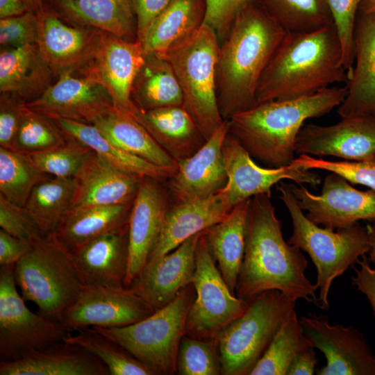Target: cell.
<instances>
[{"label": "cell", "instance_id": "obj_32", "mask_svg": "<svg viewBox=\"0 0 375 375\" xmlns=\"http://www.w3.org/2000/svg\"><path fill=\"white\" fill-rule=\"evenodd\" d=\"M67 138L88 147L110 165L129 174L164 182L177 167H162L131 154L109 140L94 124L63 118H52Z\"/></svg>", "mask_w": 375, "mask_h": 375}, {"label": "cell", "instance_id": "obj_5", "mask_svg": "<svg viewBox=\"0 0 375 375\" xmlns=\"http://www.w3.org/2000/svg\"><path fill=\"white\" fill-rule=\"evenodd\" d=\"M277 189L292 219V234L288 242L310 257L317 269L318 306L328 309L333 281L369 251L367 227L359 222L335 231L320 227L303 213L290 183L281 181Z\"/></svg>", "mask_w": 375, "mask_h": 375}, {"label": "cell", "instance_id": "obj_45", "mask_svg": "<svg viewBox=\"0 0 375 375\" xmlns=\"http://www.w3.org/2000/svg\"><path fill=\"white\" fill-rule=\"evenodd\" d=\"M294 162L309 170L336 173L350 183L367 186L375 190V158L362 161L328 160L301 154Z\"/></svg>", "mask_w": 375, "mask_h": 375}, {"label": "cell", "instance_id": "obj_47", "mask_svg": "<svg viewBox=\"0 0 375 375\" xmlns=\"http://www.w3.org/2000/svg\"><path fill=\"white\" fill-rule=\"evenodd\" d=\"M0 227L8 233L33 242L45 236L24 206L0 194Z\"/></svg>", "mask_w": 375, "mask_h": 375}, {"label": "cell", "instance_id": "obj_56", "mask_svg": "<svg viewBox=\"0 0 375 375\" xmlns=\"http://www.w3.org/2000/svg\"><path fill=\"white\" fill-rule=\"evenodd\" d=\"M358 10L369 14H375V0H360Z\"/></svg>", "mask_w": 375, "mask_h": 375}, {"label": "cell", "instance_id": "obj_16", "mask_svg": "<svg viewBox=\"0 0 375 375\" xmlns=\"http://www.w3.org/2000/svg\"><path fill=\"white\" fill-rule=\"evenodd\" d=\"M154 312L129 288L83 286L76 301L64 311L60 322L71 331L122 327L141 321Z\"/></svg>", "mask_w": 375, "mask_h": 375}, {"label": "cell", "instance_id": "obj_26", "mask_svg": "<svg viewBox=\"0 0 375 375\" xmlns=\"http://www.w3.org/2000/svg\"><path fill=\"white\" fill-rule=\"evenodd\" d=\"M74 178L73 208L131 204L143 178L110 165L91 150Z\"/></svg>", "mask_w": 375, "mask_h": 375}, {"label": "cell", "instance_id": "obj_33", "mask_svg": "<svg viewBox=\"0 0 375 375\" xmlns=\"http://www.w3.org/2000/svg\"><path fill=\"white\" fill-rule=\"evenodd\" d=\"M206 13V0H173L138 40L145 56L163 55L190 37L203 24Z\"/></svg>", "mask_w": 375, "mask_h": 375}, {"label": "cell", "instance_id": "obj_29", "mask_svg": "<svg viewBox=\"0 0 375 375\" xmlns=\"http://www.w3.org/2000/svg\"><path fill=\"white\" fill-rule=\"evenodd\" d=\"M133 117L177 162L192 156L206 141L183 106L138 108Z\"/></svg>", "mask_w": 375, "mask_h": 375}, {"label": "cell", "instance_id": "obj_10", "mask_svg": "<svg viewBox=\"0 0 375 375\" xmlns=\"http://www.w3.org/2000/svg\"><path fill=\"white\" fill-rule=\"evenodd\" d=\"M14 267H0V358L3 361L15 360L62 342L71 333L60 322L28 309L17 289Z\"/></svg>", "mask_w": 375, "mask_h": 375}, {"label": "cell", "instance_id": "obj_44", "mask_svg": "<svg viewBox=\"0 0 375 375\" xmlns=\"http://www.w3.org/2000/svg\"><path fill=\"white\" fill-rule=\"evenodd\" d=\"M180 375L221 374L219 352L213 340H200L184 335L177 355Z\"/></svg>", "mask_w": 375, "mask_h": 375}, {"label": "cell", "instance_id": "obj_7", "mask_svg": "<svg viewBox=\"0 0 375 375\" xmlns=\"http://www.w3.org/2000/svg\"><path fill=\"white\" fill-rule=\"evenodd\" d=\"M219 47L216 33L203 24L193 35L163 54L172 65L181 88L183 106L206 140L224 121L217 97Z\"/></svg>", "mask_w": 375, "mask_h": 375}, {"label": "cell", "instance_id": "obj_25", "mask_svg": "<svg viewBox=\"0 0 375 375\" xmlns=\"http://www.w3.org/2000/svg\"><path fill=\"white\" fill-rule=\"evenodd\" d=\"M233 208L221 189L208 197L170 206L146 265L156 262L191 236L221 222Z\"/></svg>", "mask_w": 375, "mask_h": 375}, {"label": "cell", "instance_id": "obj_24", "mask_svg": "<svg viewBox=\"0 0 375 375\" xmlns=\"http://www.w3.org/2000/svg\"><path fill=\"white\" fill-rule=\"evenodd\" d=\"M128 225L72 250L83 286L123 288L128 265Z\"/></svg>", "mask_w": 375, "mask_h": 375}, {"label": "cell", "instance_id": "obj_6", "mask_svg": "<svg viewBox=\"0 0 375 375\" xmlns=\"http://www.w3.org/2000/svg\"><path fill=\"white\" fill-rule=\"evenodd\" d=\"M14 276L23 299L34 303L38 313L59 322L83 288L72 251L56 234L34 241L15 265Z\"/></svg>", "mask_w": 375, "mask_h": 375}, {"label": "cell", "instance_id": "obj_41", "mask_svg": "<svg viewBox=\"0 0 375 375\" xmlns=\"http://www.w3.org/2000/svg\"><path fill=\"white\" fill-rule=\"evenodd\" d=\"M49 177L27 154L0 147V194L8 200L24 206L34 188Z\"/></svg>", "mask_w": 375, "mask_h": 375}, {"label": "cell", "instance_id": "obj_53", "mask_svg": "<svg viewBox=\"0 0 375 375\" xmlns=\"http://www.w3.org/2000/svg\"><path fill=\"white\" fill-rule=\"evenodd\" d=\"M312 344L299 351L291 362L287 375H312L318 360Z\"/></svg>", "mask_w": 375, "mask_h": 375}, {"label": "cell", "instance_id": "obj_4", "mask_svg": "<svg viewBox=\"0 0 375 375\" xmlns=\"http://www.w3.org/2000/svg\"><path fill=\"white\" fill-rule=\"evenodd\" d=\"M347 93L346 86H331L299 98L256 104L228 119V133L262 162L271 167L289 165L305 122L338 108Z\"/></svg>", "mask_w": 375, "mask_h": 375}, {"label": "cell", "instance_id": "obj_9", "mask_svg": "<svg viewBox=\"0 0 375 375\" xmlns=\"http://www.w3.org/2000/svg\"><path fill=\"white\" fill-rule=\"evenodd\" d=\"M195 297L191 283L171 303L141 321L122 327L90 328L116 341L160 375L175 374L187 315Z\"/></svg>", "mask_w": 375, "mask_h": 375}, {"label": "cell", "instance_id": "obj_36", "mask_svg": "<svg viewBox=\"0 0 375 375\" xmlns=\"http://www.w3.org/2000/svg\"><path fill=\"white\" fill-rule=\"evenodd\" d=\"M131 99L142 110L183 106L181 88L172 65L163 55L150 53L145 56L133 85Z\"/></svg>", "mask_w": 375, "mask_h": 375}, {"label": "cell", "instance_id": "obj_3", "mask_svg": "<svg viewBox=\"0 0 375 375\" xmlns=\"http://www.w3.org/2000/svg\"><path fill=\"white\" fill-rule=\"evenodd\" d=\"M347 81L334 24L286 33L260 79L254 105L310 95Z\"/></svg>", "mask_w": 375, "mask_h": 375}, {"label": "cell", "instance_id": "obj_12", "mask_svg": "<svg viewBox=\"0 0 375 375\" xmlns=\"http://www.w3.org/2000/svg\"><path fill=\"white\" fill-rule=\"evenodd\" d=\"M222 155L227 181L221 191L233 208L260 194L272 197V187L283 180L313 186L321 182L317 174L294 161L280 167L258 165L247 149L229 133L224 141Z\"/></svg>", "mask_w": 375, "mask_h": 375}, {"label": "cell", "instance_id": "obj_52", "mask_svg": "<svg viewBox=\"0 0 375 375\" xmlns=\"http://www.w3.org/2000/svg\"><path fill=\"white\" fill-rule=\"evenodd\" d=\"M357 263L358 267H353L355 276H352V283L365 295L375 316V267H372L365 255Z\"/></svg>", "mask_w": 375, "mask_h": 375}, {"label": "cell", "instance_id": "obj_19", "mask_svg": "<svg viewBox=\"0 0 375 375\" xmlns=\"http://www.w3.org/2000/svg\"><path fill=\"white\" fill-rule=\"evenodd\" d=\"M144 59L140 41L108 33L93 60L79 70L106 89L115 107L133 116L138 108L131 99V91Z\"/></svg>", "mask_w": 375, "mask_h": 375}, {"label": "cell", "instance_id": "obj_50", "mask_svg": "<svg viewBox=\"0 0 375 375\" xmlns=\"http://www.w3.org/2000/svg\"><path fill=\"white\" fill-rule=\"evenodd\" d=\"M173 0H131L136 19L137 40H140L155 18Z\"/></svg>", "mask_w": 375, "mask_h": 375}, {"label": "cell", "instance_id": "obj_18", "mask_svg": "<svg viewBox=\"0 0 375 375\" xmlns=\"http://www.w3.org/2000/svg\"><path fill=\"white\" fill-rule=\"evenodd\" d=\"M295 152L312 156H334L348 161L375 158V116L342 118L334 124H304Z\"/></svg>", "mask_w": 375, "mask_h": 375}, {"label": "cell", "instance_id": "obj_38", "mask_svg": "<svg viewBox=\"0 0 375 375\" xmlns=\"http://www.w3.org/2000/svg\"><path fill=\"white\" fill-rule=\"evenodd\" d=\"M285 33H303L333 25L324 0H253Z\"/></svg>", "mask_w": 375, "mask_h": 375}, {"label": "cell", "instance_id": "obj_27", "mask_svg": "<svg viewBox=\"0 0 375 375\" xmlns=\"http://www.w3.org/2000/svg\"><path fill=\"white\" fill-rule=\"evenodd\" d=\"M0 375H110L98 357L65 341L28 353L11 361H0Z\"/></svg>", "mask_w": 375, "mask_h": 375}, {"label": "cell", "instance_id": "obj_23", "mask_svg": "<svg viewBox=\"0 0 375 375\" xmlns=\"http://www.w3.org/2000/svg\"><path fill=\"white\" fill-rule=\"evenodd\" d=\"M353 57L346 85L347 93L338 112L341 118L375 116V14L358 10Z\"/></svg>", "mask_w": 375, "mask_h": 375}, {"label": "cell", "instance_id": "obj_39", "mask_svg": "<svg viewBox=\"0 0 375 375\" xmlns=\"http://www.w3.org/2000/svg\"><path fill=\"white\" fill-rule=\"evenodd\" d=\"M311 344L294 310L280 326L249 375H287L296 355Z\"/></svg>", "mask_w": 375, "mask_h": 375}, {"label": "cell", "instance_id": "obj_35", "mask_svg": "<svg viewBox=\"0 0 375 375\" xmlns=\"http://www.w3.org/2000/svg\"><path fill=\"white\" fill-rule=\"evenodd\" d=\"M132 204L74 207L56 235L72 251L98 236L127 226Z\"/></svg>", "mask_w": 375, "mask_h": 375}, {"label": "cell", "instance_id": "obj_49", "mask_svg": "<svg viewBox=\"0 0 375 375\" xmlns=\"http://www.w3.org/2000/svg\"><path fill=\"white\" fill-rule=\"evenodd\" d=\"M26 108V102L18 94L1 92L0 147L15 150L18 128Z\"/></svg>", "mask_w": 375, "mask_h": 375}, {"label": "cell", "instance_id": "obj_34", "mask_svg": "<svg viewBox=\"0 0 375 375\" xmlns=\"http://www.w3.org/2000/svg\"><path fill=\"white\" fill-rule=\"evenodd\" d=\"M112 143L124 151L162 167H178V162L152 138L132 115L115 106L93 122Z\"/></svg>", "mask_w": 375, "mask_h": 375}, {"label": "cell", "instance_id": "obj_40", "mask_svg": "<svg viewBox=\"0 0 375 375\" xmlns=\"http://www.w3.org/2000/svg\"><path fill=\"white\" fill-rule=\"evenodd\" d=\"M63 341L81 346L108 367L110 375H160L135 358L121 344L91 328L76 330Z\"/></svg>", "mask_w": 375, "mask_h": 375}, {"label": "cell", "instance_id": "obj_30", "mask_svg": "<svg viewBox=\"0 0 375 375\" xmlns=\"http://www.w3.org/2000/svg\"><path fill=\"white\" fill-rule=\"evenodd\" d=\"M54 76L36 44L1 49V92L15 93L28 103L45 92Z\"/></svg>", "mask_w": 375, "mask_h": 375}, {"label": "cell", "instance_id": "obj_28", "mask_svg": "<svg viewBox=\"0 0 375 375\" xmlns=\"http://www.w3.org/2000/svg\"><path fill=\"white\" fill-rule=\"evenodd\" d=\"M44 3L68 23L137 40L131 0H44Z\"/></svg>", "mask_w": 375, "mask_h": 375}, {"label": "cell", "instance_id": "obj_22", "mask_svg": "<svg viewBox=\"0 0 375 375\" xmlns=\"http://www.w3.org/2000/svg\"><path fill=\"white\" fill-rule=\"evenodd\" d=\"M203 231L191 236L156 262L146 265L128 288L154 311L171 303L183 288L192 283L196 268V250Z\"/></svg>", "mask_w": 375, "mask_h": 375}, {"label": "cell", "instance_id": "obj_31", "mask_svg": "<svg viewBox=\"0 0 375 375\" xmlns=\"http://www.w3.org/2000/svg\"><path fill=\"white\" fill-rule=\"evenodd\" d=\"M250 201L238 203L221 222L204 230L209 251L234 295L244 254Z\"/></svg>", "mask_w": 375, "mask_h": 375}, {"label": "cell", "instance_id": "obj_42", "mask_svg": "<svg viewBox=\"0 0 375 375\" xmlns=\"http://www.w3.org/2000/svg\"><path fill=\"white\" fill-rule=\"evenodd\" d=\"M67 140L52 118L27 108L19 123L15 151L26 154L40 153L60 146Z\"/></svg>", "mask_w": 375, "mask_h": 375}, {"label": "cell", "instance_id": "obj_17", "mask_svg": "<svg viewBox=\"0 0 375 375\" xmlns=\"http://www.w3.org/2000/svg\"><path fill=\"white\" fill-rule=\"evenodd\" d=\"M38 98L26 103L28 109L51 118L93 124L114 106L106 89L80 70H65Z\"/></svg>", "mask_w": 375, "mask_h": 375}, {"label": "cell", "instance_id": "obj_8", "mask_svg": "<svg viewBox=\"0 0 375 375\" xmlns=\"http://www.w3.org/2000/svg\"><path fill=\"white\" fill-rule=\"evenodd\" d=\"M246 311L215 337L221 374L249 375L282 323L295 310L296 301L278 290L249 300Z\"/></svg>", "mask_w": 375, "mask_h": 375}, {"label": "cell", "instance_id": "obj_43", "mask_svg": "<svg viewBox=\"0 0 375 375\" xmlns=\"http://www.w3.org/2000/svg\"><path fill=\"white\" fill-rule=\"evenodd\" d=\"M90 151L84 144L68 138L65 144L52 149L27 155L35 168L44 174L74 178Z\"/></svg>", "mask_w": 375, "mask_h": 375}, {"label": "cell", "instance_id": "obj_11", "mask_svg": "<svg viewBox=\"0 0 375 375\" xmlns=\"http://www.w3.org/2000/svg\"><path fill=\"white\" fill-rule=\"evenodd\" d=\"M192 283L196 297L185 322V335L213 340L217 334L247 309L249 301L234 295L212 258L203 233L196 250V268Z\"/></svg>", "mask_w": 375, "mask_h": 375}, {"label": "cell", "instance_id": "obj_14", "mask_svg": "<svg viewBox=\"0 0 375 375\" xmlns=\"http://www.w3.org/2000/svg\"><path fill=\"white\" fill-rule=\"evenodd\" d=\"M299 321L304 335L326 358L317 374L375 375V354L358 329L331 324L324 315L310 313Z\"/></svg>", "mask_w": 375, "mask_h": 375}, {"label": "cell", "instance_id": "obj_54", "mask_svg": "<svg viewBox=\"0 0 375 375\" xmlns=\"http://www.w3.org/2000/svg\"><path fill=\"white\" fill-rule=\"evenodd\" d=\"M29 10H33L25 0H0V19L22 15Z\"/></svg>", "mask_w": 375, "mask_h": 375}, {"label": "cell", "instance_id": "obj_37", "mask_svg": "<svg viewBox=\"0 0 375 375\" xmlns=\"http://www.w3.org/2000/svg\"><path fill=\"white\" fill-rule=\"evenodd\" d=\"M75 190L74 178L50 176L34 188L24 207L44 235L56 234L73 208Z\"/></svg>", "mask_w": 375, "mask_h": 375}, {"label": "cell", "instance_id": "obj_46", "mask_svg": "<svg viewBox=\"0 0 375 375\" xmlns=\"http://www.w3.org/2000/svg\"><path fill=\"white\" fill-rule=\"evenodd\" d=\"M340 40L343 64L349 76L353 65V38L360 0H324Z\"/></svg>", "mask_w": 375, "mask_h": 375}, {"label": "cell", "instance_id": "obj_20", "mask_svg": "<svg viewBox=\"0 0 375 375\" xmlns=\"http://www.w3.org/2000/svg\"><path fill=\"white\" fill-rule=\"evenodd\" d=\"M160 183L151 178H143L131 206L128 219V265L124 279L126 288L146 265L170 207L167 192Z\"/></svg>", "mask_w": 375, "mask_h": 375}, {"label": "cell", "instance_id": "obj_51", "mask_svg": "<svg viewBox=\"0 0 375 375\" xmlns=\"http://www.w3.org/2000/svg\"><path fill=\"white\" fill-rule=\"evenodd\" d=\"M33 242L0 229V265H15L31 249Z\"/></svg>", "mask_w": 375, "mask_h": 375}, {"label": "cell", "instance_id": "obj_1", "mask_svg": "<svg viewBox=\"0 0 375 375\" xmlns=\"http://www.w3.org/2000/svg\"><path fill=\"white\" fill-rule=\"evenodd\" d=\"M307 267L301 250L285 240L271 197L260 194L251 198L235 295L248 301L275 290L294 301L304 299L318 306V287L306 276Z\"/></svg>", "mask_w": 375, "mask_h": 375}, {"label": "cell", "instance_id": "obj_55", "mask_svg": "<svg viewBox=\"0 0 375 375\" xmlns=\"http://www.w3.org/2000/svg\"><path fill=\"white\" fill-rule=\"evenodd\" d=\"M369 244V260L375 265V222L366 226Z\"/></svg>", "mask_w": 375, "mask_h": 375}, {"label": "cell", "instance_id": "obj_13", "mask_svg": "<svg viewBox=\"0 0 375 375\" xmlns=\"http://www.w3.org/2000/svg\"><path fill=\"white\" fill-rule=\"evenodd\" d=\"M290 186L306 217L317 225L337 230L360 220H375V190H357L336 173L326 175L319 194L302 184Z\"/></svg>", "mask_w": 375, "mask_h": 375}, {"label": "cell", "instance_id": "obj_15", "mask_svg": "<svg viewBox=\"0 0 375 375\" xmlns=\"http://www.w3.org/2000/svg\"><path fill=\"white\" fill-rule=\"evenodd\" d=\"M36 14V44L55 76L65 70L77 71L88 65L98 53L108 33L68 23L45 3Z\"/></svg>", "mask_w": 375, "mask_h": 375}, {"label": "cell", "instance_id": "obj_2", "mask_svg": "<svg viewBox=\"0 0 375 375\" xmlns=\"http://www.w3.org/2000/svg\"><path fill=\"white\" fill-rule=\"evenodd\" d=\"M286 33L253 1L243 8L219 42L218 106L224 120L252 107L260 79Z\"/></svg>", "mask_w": 375, "mask_h": 375}, {"label": "cell", "instance_id": "obj_21", "mask_svg": "<svg viewBox=\"0 0 375 375\" xmlns=\"http://www.w3.org/2000/svg\"><path fill=\"white\" fill-rule=\"evenodd\" d=\"M228 130L226 119L197 152L177 162L175 174L166 181L174 205L208 197L226 185L222 147Z\"/></svg>", "mask_w": 375, "mask_h": 375}, {"label": "cell", "instance_id": "obj_48", "mask_svg": "<svg viewBox=\"0 0 375 375\" xmlns=\"http://www.w3.org/2000/svg\"><path fill=\"white\" fill-rule=\"evenodd\" d=\"M38 18L33 10L0 19V44L1 48H15L36 44Z\"/></svg>", "mask_w": 375, "mask_h": 375}, {"label": "cell", "instance_id": "obj_57", "mask_svg": "<svg viewBox=\"0 0 375 375\" xmlns=\"http://www.w3.org/2000/svg\"><path fill=\"white\" fill-rule=\"evenodd\" d=\"M36 13L42 8L44 0H25Z\"/></svg>", "mask_w": 375, "mask_h": 375}]
</instances>
